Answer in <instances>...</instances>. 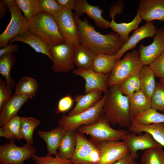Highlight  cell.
I'll return each mask as SVG.
<instances>
[{
  "label": "cell",
  "instance_id": "1",
  "mask_svg": "<svg viewBox=\"0 0 164 164\" xmlns=\"http://www.w3.org/2000/svg\"><path fill=\"white\" fill-rule=\"evenodd\" d=\"M74 19L79 32L80 43L96 55L104 53L115 55L124 42L116 32L103 35L97 31L88 19L81 20L73 13Z\"/></svg>",
  "mask_w": 164,
  "mask_h": 164
},
{
  "label": "cell",
  "instance_id": "2",
  "mask_svg": "<svg viewBox=\"0 0 164 164\" xmlns=\"http://www.w3.org/2000/svg\"><path fill=\"white\" fill-rule=\"evenodd\" d=\"M102 110L104 117L112 125L128 128L132 123L128 97L118 85L109 87Z\"/></svg>",
  "mask_w": 164,
  "mask_h": 164
},
{
  "label": "cell",
  "instance_id": "3",
  "mask_svg": "<svg viewBox=\"0 0 164 164\" xmlns=\"http://www.w3.org/2000/svg\"><path fill=\"white\" fill-rule=\"evenodd\" d=\"M29 29L50 46L65 42L53 15L46 12H40L36 16L29 24Z\"/></svg>",
  "mask_w": 164,
  "mask_h": 164
},
{
  "label": "cell",
  "instance_id": "4",
  "mask_svg": "<svg viewBox=\"0 0 164 164\" xmlns=\"http://www.w3.org/2000/svg\"><path fill=\"white\" fill-rule=\"evenodd\" d=\"M143 65L138 51L133 49L117 61L108 81V86L118 85L130 76L139 72Z\"/></svg>",
  "mask_w": 164,
  "mask_h": 164
},
{
  "label": "cell",
  "instance_id": "5",
  "mask_svg": "<svg viewBox=\"0 0 164 164\" xmlns=\"http://www.w3.org/2000/svg\"><path fill=\"white\" fill-rule=\"evenodd\" d=\"M106 97V94L94 106L86 111L72 116L64 114L59 120L58 125L66 130L76 131L81 126L96 123L101 117Z\"/></svg>",
  "mask_w": 164,
  "mask_h": 164
},
{
  "label": "cell",
  "instance_id": "6",
  "mask_svg": "<svg viewBox=\"0 0 164 164\" xmlns=\"http://www.w3.org/2000/svg\"><path fill=\"white\" fill-rule=\"evenodd\" d=\"M77 130L78 132L89 135L91 139L97 142L122 140L123 136L129 132L125 129H113L110 126L109 121L101 116L96 123L81 126Z\"/></svg>",
  "mask_w": 164,
  "mask_h": 164
},
{
  "label": "cell",
  "instance_id": "7",
  "mask_svg": "<svg viewBox=\"0 0 164 164\" xmlns=\"http://www.w3.org/2000/svg\"><path fill=\"white\" fill-rule=\"evenodd\" d=\"M76 144L74 152L70 159L72 163L96 164L100 159L98 142L89 139L83 134L76 132Z\"/></svg>",
  "mask_w": 164,
  "mask_h": 164
},
{
  "label": "cell",
  "instance_id": "8",
  "mask_svg": "<svg viewBox=\"0 0 164 164\" xmlns=\"http://www.w3.org/2000/svg\"><path fill=\"white\" fill-rule=\"evenodd\" d=\"M36 149L27 143L22 147L17 146L13 140L0 146L1 164H23L36 154Z\"/></svg>",
  "mask_w": 164,
  "mask_h": 164
},
{
  "label": "cell",
  "instance_id": "9",
  "mask_svg": "<svg viewBox=\"0 0 164 164\" xmlns=\"http://www.w3.org/2000/svg\"><path fill=\"white\" fill-rule=\"evenodd\" d=\"M75 46L65 42L57 45L50 46L53 64L52 70L55 73H66L74 70L73 61Z\"/></svg>",
  "mask_w": 164,
  "mask_h": 164
},
{
  "label": "cell",
  "instance_id": "10",
  "mask_svg": "<svg viewBox=\"0 0 164 164\" xmlns=\"http://www.w3.org/2000/svg\"><path fill=\"white\" fill-rule=\"evenodd\" d=\"M53 16L65 42L74 46L80 43L79 32L72 10L63 9Z\"/></svg>",
  "mask_w": 164,
  "mask_h": 164
},
{
  "label": "cell",
  "instance_id": "11",
  "mask_svg": "<svg viewBox=\"0 0 164 164\" xmlns=\"http://www.w3.org/2000/svg\"><path fill=\"white\" fill-rule=\"evenodd\" d=\"M11 20L5 29L0 35V48H3L10 40L15 36L22 34L29 29V23L23 16L16 5L9 9Z\"/></svg>",
  "mask_w": 164,
  "mask_h": 164
},
{
  "label": "cell",
  "instance_id": "12",
  "mask_svg": "<svg viewBox=\"0 0 164 164\" xmlns=\"http://www.w3.org/2000/svg\"><path fill=\"white\" fill-rule=\"evenodd\" d=\"M100 159L96 164H113L129 152L123 141L107 140L98 142Z\"/></svg>",
  "mask_w": 164,
  "mask_h": 164
},
{
  "label": "cell",
  "instance_id": "13",
  "mask_svg": "<svg viewBox=\"0 0 164 164\" xmlns=\"http://www.w3.org/2000/svg\"><path fill=\"white\" fill-rule=\"evenodd\" d=\"M136 134L129 132L123 136L121 140L127 145L131 156L135 159L138 156L137 152L138 150L163 147L148 133L145 132L144 134L140 135Z\"/></svg>",
  "mask_w": 164,
  "mask_h": 164
},
{
  "label": "cell",
  "instance_id": "14",
  "mask_svg": "<svg viewBox=\"0 0 164 164\" xmlns=\"http://www.w3.org/2000/svg\"><path fill=\"white\" fill-rule=\"evenodd\" d=\"M150 44L145 46L141 44L138 50L140 59L143 65H149L164 51V28L157 30Z\"/></svg>",
  "mask_w": 164,
  "mask_h": 164
},
{
  "label": "cell",
  "instance_id": "15",
  "mask_svg": "<svg viewBox=\"0 0 164 164\" xmlns=\"http://www.w3.org/2000/svg\"><path fill=\"white\" fill-rule=\"evenodd\" d=\"M74 75L82 77L85 81V93L94 90H99L106 94L108 91V80L110 73L106 74L94 71L91 67L87 70L76 69L73 71Z\"/></svg>",
  "mask_w": 164,
  "mask_h": 164
},
{
  "label": "cell",
  "instance_id": "16",
  "mask_svg": "<svg viewBox=\"0 0 164 164\" xmlns=\"http://www.w3.org/2000/svg\"><path fill=\"white\" fill-rule=\"evenodd\" d=\"M137 14L146 22L164 21V0H141Z\"/></svg>",
  "mask_w": 164,
  "mask_h": 164
},
{
  "label": "cell",
  "instance_id": "17",
  "mask_svg": "<svg viewBox=\"0 0 164 164\" xmlns=\"http://www.w3.org/2000/svg\"><path fill=\"white\" fill-rule=\"evenodd\" d=\"M157 27L153 22L146 23L135 30L122 47L115 55L117 61L120 60L123 54L128 50L136 46L137 43L142 39L149 37L153 38L156 34Z\"/></svg>",
  "mask_w": 164,
  "mask_h": 164
},
{
  "label": "cell",
  "instance_id": "18",
  "mask_svg": "<svg viewBox=\"0 0 164 164\" xmlns=\"http://www.w3.org/2000/svg\"><path fill=\"white\" fill-rule=\"evenodd\" d=\"M74 10L79 17L86 14L94 21L95 25L100 28L107 29L110 28V22L105 19L102 14L104 11L96 5L88 3L86 0H76Z\"/></svg>",
  "mask_w": 164,
  "mask_h": 164
},
{
  "label": "cell",
  "instance_id": "19",
  "mask_svg": "<svg viewBox=\"0 0 164 164\" xmlns=\"http://www.w3.org/2000/svg\"><path fill=\"white\" fill-rule=\"evenodd\" d=\"M15 41L21 42L28 44L36 52L46 55L53 62L50 46L46 44L39 36L32 33L29 29L22 34L12 38L9 42L10 44H12Z\"/></svg>",
  "mask_w": 164,
  "mask_h": 164
},
{
  "label": "cell",
  "instance_id": "20",
  "mask_svg": "<svg viewBox=\"0 0 164 164\" xmlns=\"http://www.w3.org/2000/svg\"><path fill=\"white\" fill-rule=\"evenodd\" d=\"M29 98L24 95L14 94L0 110V126L2 127L17 115L22 106Z\"/></svg>",
  "mask_w": 164,
  "mask_h": 164
},
{
  "label": "cell",
  "instance_id": "21",
  "mask_svg": "<svg viewBox=\"0 0 164 164\" xmlns=\"http://www.w3.org/2000/svg\"><path fill=\"white\" fill-rule=\"evenodd\" d=\"M103 92L99 90H94L86 94L76 96L75 98V106L68 114L69 116L74 115L94 106L101 98Z\"/></svg>",
  "mask_w": 164,
  "mask_h": 164
},
{
  "label": "cell",
  "instance_id": "22",
  "mask_svg": "<svg viewBox=\"0 0 164 164\" xmlns=\"http://www.w3.org/2000/svg\"><path fill=\"white\" fill-rule=\"evenodd\" d=\"M66 131L59 125L49 131H39L38 134L39 136L43 140L46 144L48 154L52 155H56Z\"/></svg>",
  "mask_w": 164,
  "mask_h": 164
},
{
  "label": "cell",
  "instance_id": "23",
  "mask_svg": "<svg viewBox=\"0 0 164 164\" xmlns=\"http://www.w3.org/2000/svg\"><path fill=\"white\" fill-rule=\"evenodd\" d=\"M128 128L129 132L136 134L142 132L149 133L156 141L164 147V123L143 125L132 120V124Z\"/></svg>",
  "mask_w": 164,
  "mask_h": 164
},
{
  "label": "cell",
  "instance_id": "24",
  "mask_svg": "<svg viewBox=\"0 0 164 164\" xmlns=\"http://www.w3.org/2000/svg\"><path fill=\"white\" fill-rule=\"evenodd\" d=\"M76 132L66 130L60 142L55 157L63 159H70L74 152L76 144Z\"/></svg>",
  "mask_w": 164,
  "mask_h": 164
},
{
  "label": "cell",
  "instance_id": "25",
  "mask_svg": "<svg viewBox=\"0 0 164 164\" xmlns=\"http://www.w3.org/2000/svg\"><path fill=\"white\" fill-rule=\"evenodd\" d=\"M96 54L80 43L75 46L73 61L77 69L87 70L91 67Z\"/></svg>",
  "mask_w": 164,
  "mask_h": 164
},
{
  "label": "cell",
  "instance_id": "26",
  "mask_svg": "<svg viewBox=\"0 0 164 164\" xmlns=\"http://www.w3.org/2000/svg\"><path fill=\"white\" fill-rule=\"evenodd\" d=\"M140 90L150 101L155 88V75L149 65H143L139 71Z\"/></svg>",
  "mask_w": 164,
  "mask_h": 164
},
{
  "label": "cell",
  "instance_id": "27",
  "mask_svg": "<svg viewBox=\"0 0 164 164\" xmlns=\"http://www.w3.org/2000/svg\"><path fill=\"white\" fill-rule=\"evenodd\" d=\"M114 17H111L112 19L110 22V28L118 34L124 43L129 38V35L130 32L138 28L142 20L139 15L137 14L133 19L128 23H117L114 21Z\"/></svg>",
  "mask_w": 164,
  "mask_h": 164
},
{
  "label": "cell",
  "instance_id": "28",
  "mask_svg": "<svg viewBox=\"0 0 164 164\" xmlns=\"http://www.w3.org/2000/svg\"><path fill=\"white\" fill-rule=\"evenodd\" d=\"M117 61L115 55L99 53L94 58L91 68L96 73L106 74L111 72Z\"/></svg>",
  "mask_w": 164,
  "mask_h": 164
},
{
  "label": "cell",
  "instance_id": "29",
  "mask_svg": "<svg viewBox=\"0 0 164 164\" xmlns=\"http://www.w3.org/2000/svg\"><path fill=\"white\" fill-rule=\"evenodd\" d=\"M128 97L132 117L151 108L150 101L141 90L135 92Z\"/></svg>",
  "mask_w": 164,
  "mask_h": 164
},
{
  "label": "cell",
  "instance_id": "30",
  "mask_svg": "<svg viewBox=\"0 0 164 164\" xmlns=\"http://www.w3.org/2000/svg\"><path fill=\"white\" fill-rule=\"evenodd\" d=\"M41 122L40 120L33 117H20V132L22 139L32 145L34 131Z\"/></svg>",
  "mask_w": 164,
  "mask_h": 164
},
{
  "label": "cell",
  "instance_id": "31",
  "mask_svg": "<svg viewBox=\"0 0 164 164\" xmlns=\"http://www.w3.org/2000/svg\"><path fill=\"white\" fill-rule=\"evenodd\" d=\"M38 87L36 79L30 77H24L16 85L14 94L24 95L32 98L36 94Z\"/></svg>",
  "mask_w": 164,
  "mask_h": 164
},
{
  "label": "cell",
  "instance_id": "32",
  "mask_svg": "<svg viewBox=\"0 0 164 164\" xmlns=\"http://www.w3.org/2000/svg\"><path fill=\"white\" fill-rule=\"evenodd\" d=\"M16 63V59L13 54H7L0 57V73L4 77L7 85L12 89L15 84L12 77L10 72Z\"/></svg>",
  "mask_w": 164,
  "mask_h": 164
},
{
  "label": "cell",
  "instance_id": "33",
  "mask_svg": "<svg viewBox=\"0 0 164 164\" xmlns=\"http://www.w3.org/2000/svg\"><path fill=\"white\" fill-rule=\"evenodd\" d=\"M132 120L137 123L143 125L164 123V114L151 108L143 112L133 115Z\"/></svg>",
  "mask_w": 164,
  "mask_h": 164
},
{
  "label": "cell",
  "instance_id": "34",
  "mask_svg": "<svg viewBox=\"0 0 164 164\" xmlns=\"http://www.w3.org/2000/svg\"><path fill=\"white\" fill-rule=\"evenodd\" d=\"M20 117L16 115L0 128V136L18 141L22 139L20 132Z\"/></svg>",
  "mask_w": 164,
  "mask_h": 164
},
{
  "label": "cell",
  "instance_id": "35",
  "mask_svg": "<svg viewBox=\"0 0 164 164\" xmlns=\"http://www.w3.org/2000/svg\"><path fill=\"white\" fill-rule=\"evenodd\" d=\"M16 5L31 23L40 12L38 0H15Z\"/></svg>",
  "mask_w": 164,
  "mask_h": 164
},
{
  "label": "cell",
  "instance_id": "36",
  "mask_svg": "<svg viewBox=\"0 0 164 164\" xmlns=\"http://www.w3.org/2000/svg\"><path fill=\"white\" fill-rule=\"evenodd\" d=\"M118 86L121 93L128 97L140 90L139 71L130 76Z\"/></svg>",
  "mask_w": 164,
  "mask_h": 164
},
{
  "label": "cell",
  "instance_id": "37",
  "mask_svg": "<svg viewBox=\"0 0 164 164\" xmlns=\"http://www.w3.org/2000/svg\"><path fill=\"white\" fill-rule=\"evenodd\" d=\"M142 164H164V151L162 147H154L144 151Z\"/></svg>",
  "mask_w": 164,
  "mask_h": 164
},
{
  "label": "cell",
  "instance_id": "38",
  "mask_svg": "<svg viewBox=\"0 0 164 164\" xmlns=\"http://www.w3.org/2000/svg\"><path fill=\"white\" fill-rule=\"evenodd\" d=\"M151 108L157 111H164V84L156 83L150 100Z\"/></svg>",
  "mask_w": 164,
  "mask_h": 164
},
{
  "label": "cell",
  "instance_id": "39",
  "mask_svg": "<svg viewBox=\"0 0 164 164\" xmlns=\"http://www.w3.org/2000/svg\"><path fill=\"white\" fill-rule=\"evenodd\" d=\"M40 12H44L52 15H55L62 9L55 0H38Z\"/></svg>",
  "mask_w": 164,
  "mask_h": 164
},
{
  "label": "cell",
  "instance_id": "40",
  "mask_svg": "<svg viewBox=\"0 0 164 164\" xmlns=\"http://www.w3.org/2000/svg\"><path fill=\"white\" fill-rule=\"evenodd\" d=\"M32 159L35 164H71L70 159H63L59 158L53 157L48 154L44 156H39L35 154Z\"/></svg>",
  "mask_w": 164,
  "mask_h": 164
},
{
  "label": "cell",
  "instance_id": "41",
  "mask_svg": "<svg viewBox=\"0 0 164 164\" xmlns=\"http://www.w3.org/2000/svg\"><path fill=\"white\" fill-rule=\"evenodd\" d=\"M12 89L7 85L5 80L0 78V110L5 103L12 96Z\"/></svg>",
  "mask_w": 164,
  "mask_h": 164
},
{
  "label": "cell",
  "instance_id": "42",
  "mask_svg": "<svg viewBox=\"0 0 164 164\" xmlns=\"http://www.w3.org/2000/svg\"><path fill=\"white\" fill-rule=\"evenodd\" d=\"M149 66L156 77L164 79V51Z\"/></svg>",
  "mask_w": 164,
  "mask_h": 164
},
{
  "label": "cell",
  "instance_id": "43",
  "mask_svg": "<svg viewBox=\"0 0 164 164\" xmlns=\"http://www.w3.org/2000/svg\"><path fill=\"white\" fill-rule=\"evenodd\" d=\"M73 101L70 95H67L61 98L58 104L57 111L58 113H64L68 111L72 107Z\"/></svg>",
  "mask_w": 164,
  "mask_h": 164
},
{
  "label": "cell",
  "instance_id": "44",
  "mask_svg": "<svg viewBox=\"0 0 164 164\" xmlns=\"http://www.w3.org/2000/svg\"><path fill=\"white\" fill-rule=\"evenodd\" d=\"M19 49L17 44H8L5 47L0 49V57L7 54H13L16 52Z\"/></svg>",
  "mask_w": 164,
  "mask_h": 164
},
{
  "label": "cell",
  "instance_id": "45",
  "mask_svg": "<svg viewBox=\"0 0 164 164\" xmlns=\"http://www.w3.org/2000/svg\"><path fill=\"white\" fill-rule=\"evenodd\" d=\"M113 164H139L136 161L135 159L132 157L129 152L124 157Z\"/></svg>",
  "mask_w": 164,
  "mask_h": 164
},
{
  "label": "cell",
  "instance_id": "46",
  "mask_svg": "<svg viewBox=\"0 0 164 164\" xmlns=\"http://www.w3.org/2000/svg\"><path fill=\"white\" fill-rule=\"evenodd\" d=\"M62 9L70 10L74 9L76 3L75 0H56Z\"/></svg>",
  "mask_w": 164,
  "mask_h": 164
},
{
  "label": "cell",
  "instance_id": "47",
  "mask_svg": "<svg viewBox=\"0 0 164 164\" xmlns=\"http://www.w3.org/2000/svg\"><path fill=\"white\" fill-rule=\"evenodd\" d=\"M124 3L122 2H120L119 4L115 6L113 5L111 7L109 12V16L112 17L114 16L117 14H120L122 13Z\"/></svg>",
  "mask_w": 164,
  "mask_h": 164
},
{
  "label": "cell",
  "instance_id": "48",
  "mask_svg": "<svg viewBox=\"0 0 164 164\" xmlns=\"http://www.w3.org/2000/svg\"><path fill=\"white\" fill-rule=\"evenodd\" d=\"M7 8L4 0H0V18L2 19L6 15Z\"/></svg>",
  "mask_w": 164,
  "mask_h": 164
},
{
  "label": "cell",
  "instance_id": "49",
  "mask_svg": "<svg viewBox=\"0 0 164 164\" xmlns=\"http://www.w3.org/2000/svg\"><path fill=\"white\" fill-rule=\"evenodd\" d=\"M4 1L9 9L16 5L15 0H4Z\"/></svg>",
  "mask_w": 164,
  "mask_h": 164
},
{
  "label": "cell",
  "instance_id": "50",
  "mask_svg": "<svg viewBox=\"0 0 164 164\" xmlns=\"http://www.w3.org/2000/svg\"><path fill=\"white\" fill-rule=\"evenodd\" d=\"M159 82L164 84V79H159Z\"/></svg>",
  "mask_w": 164,
  "mask_h": 164
},
{
  "label": "cell",
  "instance_id": "51",
  "mask_svg": "<svg viewBox=\"0 0 164 164\" xmlns=\"http://www.w3.org/2000/svg\"><path fill=\"white\" fill-rule=\"evenodd\" d=\"M71 164H76L73 163H71Z\"/></svg>",
  "mask_w": 164,
  "mask_h": 164
},
{
  "label": "cell",
  "instance_id": "52",
  "mask_svg": "<svg viewBox=\"0 0 164 164\" xmlns=\"http://www.w3.org/2000/svg\"><path fill=\"white\" fill-rule=\"evenodd\" d=\"M162 114H164V111L162 112Z\"/></svg>",
  "mask_w": 164,
  "mask_h": 164
}]
</instances>
